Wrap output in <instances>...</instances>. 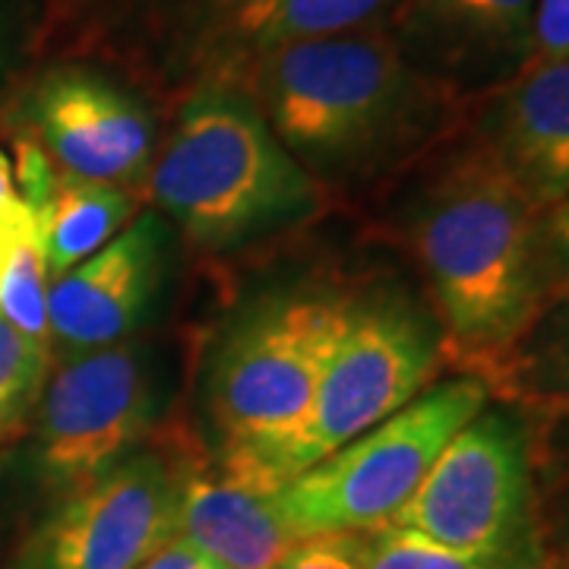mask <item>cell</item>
<instances>
[{
	"label": "cell",
	"mask_w": 569,
	"mask_h": 569,
	"mask_svg": "<svg viewBox=\"0 0 569 569\" xmlns=\"http://www.w3.org/2000/svg\"><path fill=\"white\" fill-rule=\"evenodd\" d=\"M26 203L20 193H17V183H13V168L7 162V156L0 152V219H7L10 212H17Z\"/></svg>",
	"instance_id": "484cf974"
},
{
	"label": "cell",
	"mask_w": 569,
	"mask_h": 569,
	"mask_svg": "<svg viewBox=\"0 0 569 569\" xmlns=\"http://www.w3.org/2000/svg\"><path fill=\"white\" fill-rule=\"evenodd\" d=\"M269 569H365L358 535H307Z\"/></svg>",
	"instance_id": "7402d4cb"
},
{
	"label": "cell",
	"mask_w": 569,
	"mask_h": 569,
	"mask_svg": "<svg viewBox=\"0 0 569 569\" xmlns=\"http://www.w3.org/2000/svg\"><path fill=\"white\" fill-rule=\"evenodd\" d=\"M32 209L48 279H58L111 244L140 216V200L133 187L82 181L54 171L44 197Z\"/></svg>",
	"instance_id": "9a60e30c"
},
{
	"label": "cell",
	"mask_w": 569,
	"mask_h": 569,
	"mask_svg": "<svg viewBox=\"0 0 569 569\" xmlns=\"http://www.w3.org/2000/svg\"><path fill=\"white\" fill-rule=\"evenodd\" d=\"M48 370H51V351L22 336L0 313V425H7L32 399H39Z\"/></svg>",
	"instance_id": "44dd1931"
},
{
	"label": "cell",
	"mask_w": 569,
	"mask_h": 569,
	"mask_svg": "<svg viewBox=\"0 0 569 569\" xmlns=\"http://www.w3.org/2000/svg\"><path fill=\"white\" fill-rule=\"evenodd\" d=\"M156 415L146 348L121 342L54 358L39 392L36 471L51 497L80 488L142 447Z\"/></svg>",
	"instance_id": "9c48e42d"
},
{
	"label": "cell",
	"mask_w": 569,
	"mask_h": 569,
	"mask_svg": "<svg viewBox=\"0 0 569 569\" xmlns=\"http://www.w3.org/2000/svg\"><path fill=\"white\" fill-rule=\"evenodd\" d=\"M408 41L449 70H490L531 58L535 0H406L396 13Z\"/></svg>",
	"instance_id": "5bb4252c"
},
{
	"label": "cell",
	"mask_w": 569,
	"mask_h": 569,
	"mask_svg": "<svg viewBox=\"0 0 569 569\" xmlns=\"http://www.w3.org/2000/svg\"><path fill=\"white\" fill-rule=\"evenodd\" d=\"M488 399V383L471 373L427 387L387 421L295 475L272 493L276 507L298 538L387 526Z\"/></svg>",
	"instance_id": "5b68a950"
},
{
	"label": "cell",
	"mask_w": 569,
	"mask_h": 569,
	"mask_svg": "<svg viewBox=\"0 0 569 569\" xmlns=\"http://www.w3.org/2000/svg\"><path fill=\"white\" fill-rule=\"evenodd\" d=\"M272 493L276 490L241 481L219 466L183 462L178 538L209 553L224 569H269L298 541Z\"/></svg>",
	"instance_id": "4fadbf2b"
},
{
	"label": "cell",
	"mask_w": 569,
	"mask_h": 569,
	"mask_svg": "<svg viewBox=\"0 0 569 569\" xmlns=\"http://www.w3.org/2000/svg\"><path fill=\"white\" fill-rule=\"evenodd\" d=\"M529 61H569V0H535Z\"/></svg>",
	"instance_id": "603a6c76"
},
{
	"label": "cell",
	"mask_w": 569,
	"mask_h": 569,
	"mask_svg": "<svg viewBox=\"0 0 569 569\" xmlns=\"http://www.w3.org/2000/svg\"><path fill=\"white\" fill-rule=\"evenodd\" d=\"M443 355L437 320L406 301L348 305L310 415L284 459V485L425 392Z\"/></svg>",
	"instance_id": "52a82bcc"
},
{
	"label": "cell",
	"mask_w": 569,
	"mask_h": 569,
	"mask_svg": "<svg viewBox=\"0 0 569 569\" xmlns=\"http://www.w3.org/2000/svg\"><path fill=\"white\" fill-rule=\"evenodd\" d=\"M219 3H224V0H219Z\"/></svg>",
	"instance_id": "4316f807"
},
{
	"label": "cell",
	"mask_w": 569,
	"mask_h": 569,
	"mask_svg": "<svg viewBox=\"0 0 569 569\" xmlns=\"http://www.w3.org/2000/svg\"><path fill=\"white\" fill-rule=\"evenodd\" d=\"M164 260L159 212H140L121 234L48 282L51 361L130 342L149 313Z\"/></svg>",
	"instance_id": "8fae6325"
},
{
	"label": "cell",
	"mask_w": 569,
	"mask_h": 569,
	"mask_svg": "<svg viewBox=\"0 0 569 569\" xmlns=\"http://www.w3.org/2000/svg\"><path fill=\"white\" fill-rule=\"evenodd\" d=\"M36 149L58 174L137 187L156 162V127L127 89L96 70L63 67L29 102Z\"/></svg>",
	"instance_id": "30bf717a"
},
{
	"label": "cell",
	"mask_w": 569,
	"mask_h": 569,
	"mask_svg": "<svg viewBox=\"0 0 569 569\" xmlns=\"http://www.w3.org/2000/svg\"><path fill=\"white\" fill-rule=\"evenodd\" d=\"M541 216L475 140L430 171L411 206L408 241L443 351L485 383L548 301Z\"/></svg>",
	"instance_id": "6da1fadb"
},
{
	"label": "cell",
	"mask_w": 569,
	"mask_h": 569,
	"mask_svg": "<svg viewBox=\"0 0 569 569\" xmlns=\"http://www.w3.org/2000/svg\"><path fill=\"white\" fill-rule=\"evenodd\" d=\"M475 142L538 212L569 197V61H529L490 89Z\"/></svg>",
	"instance_id": "7c38bea8"
},
{
	"label": "cell",
	"mask_w": 569,
	"mask_h": 569,
	"mask_svg": "<svg viewBox=\"0 0 569 569\" xmlns=\"http://www.w3.org/2000/svg\"><path fill=\"white\" fill-rule=\"evenodd\" d=\"M48 266L41 253L36 209L13 231L0 260V313L29 336L32 342L48 346Z\"/></svg>",
	"instance_id": "d6986e66"
},
{
	"label": "cell",
	"mask_w": 569,
	"mask_h": 569,
	"mask_svg": "<svg viewBox=\"0 0 569 569\" xmlns=\"http://www.w3.org/2000/svg\"><path fill=\"white\" fill-rule=\"evenodd\" d=\"M238 89L307 174L387 156L425 130L447 92L387 26L241 58Z\"/></svg>",
	"instance_id": "7a4b0ae2"
},
{
	"label": "cell",
	"mask_w": 569,
	"mask_h": 569,
	"mask_svg": "<svg viewBox=\"0 0 569 569\" xmlns=\"http://www.w3.org/2000/svg\"><path fill=\"white\" fill-rule=\"evenodd\" d=\"M149 197L197 247L238 250L305 222L317 181L238 86L209 82L181 108L149 168Z\"/></svg>",
	"instance_id": "3957f363"
},
{
	"label": "cell",
	"mask_w": 569,
	"mask_h": 569,
	"mask_svg": "<svg viewBox=\"0 0 569 569\" xmlns=\"http://www.w3.org/2000/svg\"><path fill=\"white\" fill-rule=\"evenodd\" d=\"M406 0H224L222 26L241 58L295 41L383 26Z\"/></svg>",
	"instance_id": "2e32d148"
},
{
	"label": "cell",
	"mask_w": 569,
	"mask_h": 569,
	"mask_svg": "<svg viewBox=\"0 0 569 569\" xmlns=\"http://www.w3.org/2000/svg\"><path fill=\"white\" fill-rule=\"evenodd\" d=\"M346 301L282 298L257 307L228 332L209 367V418L219 468L257 488L279 490L305 427L329 351L346 323Z\"/></svg>",
	"instance_id": "277c9868"
},
{
	"label": "cell",
	"mask_w": 569,
	"mask_h": 569,
	"mask_svg": "<svg viewBox=\"0 0 569 569\" xmlns=\"http://www.w3.org/2000/svg\"><path fill=\"white\" fill-rule=\"evenodd\" d=\"M358 545H361L365 569H519L478 557V553L447 548L440 541H430L425 535L399 529V526L361 531Z\"/></svg>",
	"instance_id": "ffe728a7"
},
{
	"label": "cell",
	"mask_w": 569,
	"mask_h": 569,
	"mask_svg": "<svg viewBox=\"0 0 569 569\" xmlns=\"http://www.w3.org/2000/svg\"><path fill=\"white\" fill-rule=\"evenodd\" d=\"M531 548L535 569H569V406L531 408Z\"/></svg>",
	"instance_id": "e0dca14e"
},
{
	"label": "cell",
	"mask_w": 569,
	"mask_h": 569,
	"mask_svg": "<svg viewBox=\"0 0 569 569\" xmlns=\"http://www.w3.org/2000/svg\"><path fill=\"white\" fill-rule=\"evenodd\" d=\"M541 253H545V272L548 288L567 291L569 288V197L550 206L541 216Z\"/></svg>",
	"instance_id": "cb8c5ba5"
},
{
	"label": "cell",
	"mask_w": 569,
	"mask_h": 569,
	"mask_svg": "<svg viewBox=\"0 0 569 569\" xmlns=\"http://www.w3.org/2000/svg\"><path fill=\"white\" fill-rule=\"evenodd\" d=\"M488 387L526 408L569 406V288L548 295Z\"/></svg>",
	"instance_id": "ac0fdd59"
},
{
	"label": "cell",
	"mask_w": 569,
	"mask_h": 569,
	"mask_svg": "<svg viewBox=\"0 0 569 569\" xmlns=\"http://www.w3.org/2000/svg\"><path fill=\"white\" fill-rule=\"evenodd\" d=\"M137 569H224L219 560H212L209 553L193 548L183 538H171L164 548H159L142 567Z\"/></svg>",
	"instance_id": "d4e9b609"
},
{
	"label": "cell",
	"mask_w": 569,
	"mask_h": 569,
	"mask_svg": "<svg viewBox=\"0 0 569 569\" xmlns=\"http://www.w3.org/2000/svg\"><path fill=\"white\" fill-rule=\"evenodd\" d=\"M183 459L133 449L80 488L58 493L17 541L7 569H137L178 538Z\"/></svg>",
	"instance_id": "ba28073f"
},
{
	"label": "cell",
	"mask_w": 569,
	"mask_h": 569,
	"mask_svg": "<svg viewBox=\"0 0 569 569\" xmlns=\"http://www.w3.org/2000/svg\"><path fill=\"white\" fill-rule=\"evenodd\" d=\"M387 526L507 567L535 569L529 425L507 406L481 408Z\"/></svg>",
	"instance_id": "8992f818"
}]
</instances>
